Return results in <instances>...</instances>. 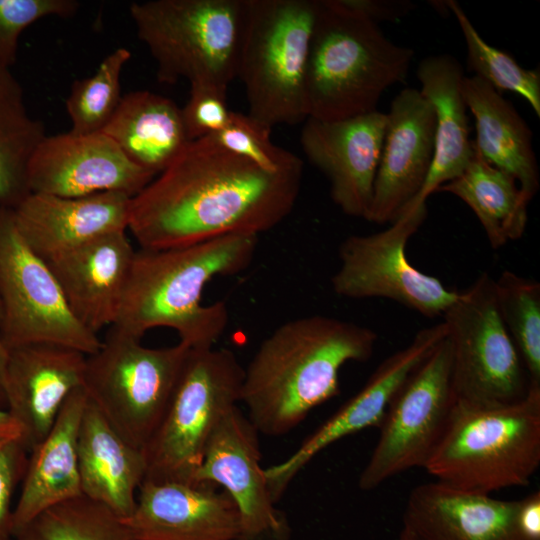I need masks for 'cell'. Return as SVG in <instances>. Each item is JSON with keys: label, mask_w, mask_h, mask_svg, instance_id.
<instances>
[{"label": "cell", "mask_w": 540, "mask_h": 540, "mask_svg": "<svg viewBox=\"0 0 540 540\" xmlns=\"http://www.w3.org/2000/svg\"><path fill=\"white\" fill-rule=\"evenodd\" d=\"M386 126L387 114L378 110L342 120L304 121L303 152L327 177L333 202L348 216L368 215Z\"/></svg>", "instance_id": "obj_17"}, {"label": "cell", "mask_w": 540, "mask_h": 540, "mask_svg": "<svg viewBox=\"0 0 540 540\" xmlns=\"http://www.w3.org/2000/svg\"><path fill=\"white\" fill-rule=\"evenodd\" d=\"M78 464L82 495L121 519L132 514L146 476L144 452L126 441L89 398L79 428Z\"/></svg>", "instance_id": "obj_25"}, {"label": "cell", "mask_w": 540, "mask_h": 540, "mask_svg": "<svg viewBox=\"0 0 540 540\" xmlns=\"http://www.w3.org/2000/svg\"><path fill=\"white\" fill-rule=\"evenodd\" d=\"M462 95L475 120V148L487 162L519 182L530 201L540 187L530 127L510 101L477 76L463 78Z\"/></svg>", "instance_id": "obj_27"}, {"label": "cell", "mask_w": 540, "mask_h": 540, "mask_svg": "<svg viewBox=\"0 0 540 540\" xmlns=\"http://www.w3.org/2000/svg\"><path fill=\"white\" fill-rule=\"evenodd\" d=\"M87 355L52 345L9 350L5 375L6 410L19 424L30 452L49 433L68 397L84 385Z\"/></svg>", "instance_id": "obj_20"}, {"label": "cell", "mask_w": 540, "mask_h": 540, "mask_svg": "<svg viewBox=\"0 0 540 540\" xmlns=\"http://www.w3.org/2000/svg\"><path fill=\"white\" fill-rule=\"evenodd\" d=\"M271 131V127L249 114L232 111L225 128L210 136L226 149L270 171L303 166L297 155L273 143Z\"/></svg>", "instance_id": "obj_35"}, {"label": "cell", "mask_w": 540, "mask_h": 540, "mask_svg": "<svg viewBox=\"0 0 540 540\" xmlns=\"http://www.w3.org/2000/svg\"><path fill=\"white\" fill-rule=\"evenodd\" d=\"M387 126L365 220L394 222L422 190L435 150V113L415 88L402 89L391 101Z\"/></svg>", "instance_id": "obj_18"}, {"label": "cell", "mask_w": 540, "mask_h": 540, "mask_svg": "<svg viewBox=\"0 0 540 540\" xmlns=\"http://www.w3.org/2000/svg\"><path fill=\"white\" fill-rule=\"evenodd\" d=\"M129 13L160 83L227 89L236 77L244 0H148L130 4Z\"/></svg>", "instance_id": "obj_7"}, {"label": "cell", "mask_w": 540, "mask_h": 540, "mask_svg": "<svg viewBox=\"0 0 540 540\" xmlns=\"http://www.w3.org/2000/svg\"><path fill=\"white\" fill-rule=\"evenodd\" d=\"M446 5L458 22L467 48L468 70L499 93L509 91L523 97L540 117V70L526 69L512 55L488 44L456 0Z\"/></svg>", "instance_id": "obj_32"}, {"label": "cell", "mask_w": 540, "mask_h": 540, "mask_svg": "<svg viewBox=\"0 0 540 540\" xmlns=\"http://www.w3.org/2000/svg\"><path fill=\"white\" fill-rule=\"evenodd\" d=\"M87 400L84 388L76 389L49 433L29 452L13 510L14 535L44 510L82 495L78 434Z\"/></svg>", "instance_id": "obj_24"}, {"label": "cell", "mask_w": 540, "mask_h": 540, "mask_svg": "<svg viewBox=\"0 0 540 540\" xmlns=\"http://www.w3.org/2000/svg\"><path fill=\"white\" fill-rule=\"evenodd\" d=\"M121 520L133 540H236L239 533L233 500L207 481L144 479Z\"/></svg>", "instance_id": "obj_19"}, {"label": "cell", "mask_w": 540, "mask_h": 540, "mask_svg": "<svg viewBox=\"0 0 540 540\" xmlns=\"http://www.w3.org/2000/svg\"><path fill=\"white\" fill-rule=\"evenodd\" d=\"M137 166L158 175L190 142L181 108L165 96L148 90L122 96L101 131Z\"/></svg>", "instance_id": "obj_28"}, {"label": "cell", "mask_w": 540, "mask_h": 540, "mask_svg": "<svg viewBox=\"0 0 540 540\" xmlns=\"http://www.w3.org/2000/svg\"><path fill=\"white\" fill-rule=\"evenodd\" d=\"M244 367L227 348L191 349L168 406L143 448L145 479L190 481L216 426L241 402Z\"/></svg>", "instance_id": "obj_8"}, {"label": "cell", "mask_w": 540, "mask_h": 540, "mask_svg": "<svg viewBox=\"0 0 540 540\" xmlns=\"http://www.w3.org/2000/svg\"><path fill=\"white\" fill-rule=\"evenodd\" d=\"M75 0H0V61L11 67L19 38L31 24L46 17H70L79 8Z\"/></svg>", "instance_id": "obj_36"}, {"label": "cell", "mask_w": 540, "mask_h": 540, "mask_svg": "<svg viewBox=\"0 0 540 540\" xmlns=\"http://www.w3.org/2000/svg\"><path fill=\"white\" fill-rule=\"evenodd\" d=\"M517 500L459 490L434 481L408 495L403 526L421 540H521Z\"/></svg>", "instance_id": "obj_23"}, {"label": "cell", "mask_w": 540, "mask_h": 540, "mask_svg": "<svg viewBox=\"0 0 540 540\" xmlns=\"http://www.w3.org/2000/svg\"><path fill=\"white\" fill-rule=\"evenodd\" d=\"M13 540H133L121 518L84 495L50 507Z\"/></svg>", "instance_id": "obj_30"}, {"label": "cell", "mask_w": 540, "mask_h": 540, "mask_svg": "<svg viewBox=\"0 0 540 540\" xmlns=\"http://www.w3.org/2000/svg\"><path fill=\"white\" fill-rule=\"evenodd\" d=\"M494 294L498 313L530 384L540 386V284L505 270L494 279Z\"/></svg>", "instance_id": "obj_31"}, {"label": "cell", "mask_w": 540, "mask_h": 540, "mask_svg": "<svg viewBox=\"0 0 540 540\" xmlns=\"http://www.w3.org/2000/svg\"><path fill=\"white\" fill-rule=\"evenodd\" d=\"M130 57L127 48L119 47L103 59L94 74L72 84L66 99L72 132L89 134L104 129L122 98L120 79Z\"/></svg>", "instance_id": "obj_33"}, {"label": "cell", "mask_w": 540, "mask_h": 540, "mask_svg": "<svg viewBox=\"0 0 540 540\" xmlns=\"http://www.w3.org/2000/svg\"><path fill=\"white\" fill-rule=\"evenodd\" d=\"M46 136L43 124H0V207L14 209L29 193L27 173L35 148Z\"/></svg>", "instance_id": "obj_34"}, {"label": "cell", "mask_w": 540, "mask_h": 540, "mask_svg": "<svg viewBox=\"0 0 540 540\" xmlns=\"http://www.w3.org/2000/svg\"><path fill=\"white\" fill-rule=\"evenodd\" d=\"M132 197L105 192L84 197L29 193L14 209L16 228L42 259L101 235L127 230Z\"/></svg>", "instance_id": "obj_22"}, {"label": "cell", "mask_w": 540, "mask_h": 540, "mask_svg": "<svg viewBox=\"0 0 540 540\" xmlns=\"http://www.w3.org/2000/svg\"><path fill=\"white\" fill-rule=\"evenodd\" d=\"M32 121L28 115L23 89L10 71V67L0 61V123L25 125Z\"/></svg>", "instance_id": "obj_40"}, {"label": "cell", "mask_w": 540, "mask_h": 540, "mask_svg": "<svg viewBox=\"0 0 540 540\" xmlns=\"http://www.w3.org/2000/svg\"><path fill=\"white\" fill-rule=\"evenodd\" d=\"M437 192L462 200L478 218L494 249L520 239L525 232L530 201L516 180L487 162L475 146L465 170L441 185Z\"/></svg>", "instance_id": "obj_29"}, {"label": "cell", "mask_w": 540, "mask_h": 540, "mask_svg": "<svg viewBox=\"0 0 540 540\" xmlns=\"http://www.w3.org/2000/svg\"><path fill=\"white\" fill-rule=\"evenodd\" d=\"M464 77L460 62L447 53L425 57L418 64L419 91L435 113V150L425 184L405 211L426 202L441 185L459 176L473 157L467 106L462 95Z\"/></svg>", "instance_id": "obj_26"}, {"label": "cell", "mask_w": 540, "mask_h": 540, "mask_svg": "<svg viewBox=\"0 0 540 540\" xmlns=\"http://www.w3.org/2000/svg\"><path fill=\"white\" fill-rule=\"evenodd\" d=\"M515 522L521 540H540L539 490L517 500Z\"/></svg>", "instance_id": "obj_41"}, {"label": "cell", "mask_w": 540, "mask_h": 540, "mask_svg": "<svg viewBox=\"0 0 540 540\" xmlns=\"http://www.w3.org/2000/svg\"><path fill=\"white\" fill-rule=\"evenodd\" d=\"M426 216L424 202L383 231L347 237L339 246V267L331 277L334 293L351 299L386 298L427 318L442 317L459 292L419 271L405 253Z\"/></svg>", "instance_id": "obj_13"}, {"label": "cell", "mask_w": 540, "mask_h": 540, "mask_svg": "<svg viewBox=\"0 0 540 540\" xmlns=\"http://www.w3.org/2000/svg\"><path fill=\"white\" fill-rule=\"evenodd\" d=\"M21 437L19 424L6 409L0 408V447Z\"/></svg>", "instance_id": "obj_42"}, {"label": "cell", "mask_w": 540, "mask_h": 540, "mask_svg": "<svg viewBox=\"0 0 540 540\" xmlns=\"http://www.w3.org/2000/svg\"><path fill=\"white\" fill-rule=\"evenodd\" d=\"M540 466V386L521 401L478 408L454 404L424 465L435 481L491 494L524 487Z\"/></svg>", "instance_id": "obj_5"}, {"label": "cell", "mask_w": 540, "mask_h": 540, "mask_svg": "<svg viewBox=\"0 0 540 540\" xmlns=\"http://www.w3.org/2000/svg\"><path fill=\"white\" fill-rule=\"evenodd\" d=\"M130 161L103 132L44 136L30 159V193L84 197L121 192L134 197L155 177Z\"/></svg>", "instance_id": "obj_16"}, {"label": "cell", "mask_w": 540, "mask_h": 540, "mask_svg": "<svg viewBox=\"0 0 540 540\" xmlns=\"http://www.w3.org/2000/svg\"><path fill=\"white\" fill-rule=\"evenodd\" d=\"M454 404L452 346L446 335L389 404L378 427V441L359 476V489L371 491L409 469L423 468Z\"/></svg>", "instance_id": "obj_12"}, {"label": "cell", "mask_w": 540, "mask_h": 540, "mask_svg": "<svg viewBox=\"0 0 540 540\" xmlns=\"http://www.w3.org/2000/svg\"><path fill=\"white\" fill-rule=\"evenodd\" d=\"M347 12L361 16L379 25L381 22H396L416 8L409 0H332Z\"/></svg>", "instance_id": "obj_39"}, {"label": "cell", "mask_w": 540, "mask_h": 540, "mask_svg": "<svg viewBox=\"0 0 540 540\" xmlns=\"http://www.w3.org/2000/svg\"><path fill=\"white\" fill-rule=\"evenodd\" d=\"M397 540H421L415 533L409 528L403 526Z\"/></svg>", "instance_id": "obj_44"}, {"label": "cell", "mask_w": 540, "mask_h": 540, "mask_svg": "<svg viewBox=\"0 0 540 540\" xmlns=\"http://www.w3.org/2000/svg\"><path fill=\"white\" fill-rule=\"evenodd\" d=\"M29 452L20 439L0 447V540H13L12 498L23 479Z\"/></svg>", "instance_id": "obj_38"}, {"label": "cell", "mask_w": 540, "mask_h": 540, "mask_svg": "<svg viewBox=\"0 0 540 540\" xmlns=\"http://www.w3.org/2000/svg\"><path fill=\"white\" fill-rule=\"evenodd\" d=\"M0 324H1V311H0ZM9 350L7 349L1 335L0 330V408L6 409L5 399V375L8 362Z\"/></svg>", "instance_id": "obj_43"}, {"label": "cell", "mask_w": 540, "mask_h": 540, "mask_svg": "<svg viewBox=\"0 0 540 540\" xmlns=\"http://www.w3.org/2000/svg\"><path fill=\"white\" fill-rule=\"evenodd\" d=\"M302 177L303 166L270 171L205 136L132 197L127 230L144 250L259 236L291 213Z\"/></svg>", "instance_id": "obj_1"}, {"label": "cell", "mask_w": 540, "mask_h": 540, "mask_svg": "<svg viewBox=\"0 0 540 540\" xmlns=\"http://www.w3.org/2000/svg\"><path fill=\"white\" fill-rule=\"evenodd\" d=\"M0 330L8 350L52 344L85 355L102 340L71 312L47 262L18 232L13 209L0 207Z\"/></svg>", "instance_id": "obj_11"}, {"label": "cell", "mask_w": 540, "mask_h": 540, "mask_svg": "<svg viewBox=\"0 0 540 540\" xmlns=\"http://www.w3.org/2000/svg\"><path fill=\"white\" fill-rule=\"evenodd\" d=\"M447 335L443 321L418 331L411 342L383 360L364 386L311 433L284 461L264 469L277 503L297 474L333 443L379 427L392 399L410 374Z\"/></svg>", "instance_id": "obj_15"}, {"label": "cell", "mask_w": 540, "mask_h": 540, "mask_svg": "<svg viewBox=\"0 0 540 540\" xmlns=\"http://www.w3.org/2000/svg\"><path fill=\"white\" fill-rule=\"evenodd\" d=\"M413 56L379 25L318 0L306 70L308 117L335 121L376 111L382 94L406 79Z\"/></svg>", "instance_id": "obj_4"}, {"label": "cell", "mask_w": 540, "mask_h": 540, "mask_svg": "<svg viewBox=\"0 0 540 540\" xmlns=\"http://www.w3.org/2000/svg\"><path fill=\"white\" fill-rule=\"evenodd\" d=\"M455 404L488 408L523 400L531 384L498 313L494 279L481 273L445 310Z\"/></svg>", "instance_id": "obj_10"}, {"label": "cell", "mask_w": 540, "mask_h": 540, "mask_svg": "<svg viewBox=\"0 0 540 540\" xmlns=\"http://www.w3.org/2000/svg\"><path fill=\"white\" fill-rule=\"evenodd\" d=\"M377 333L326 315H309L278 326L247 367L241 403L259 434L281 436L319 405L340 393L339 373L348 362L371 358Z\"/></svg>", "instance_id": "obj_2"}, {"label": "cell", "mask_w": 540, "mask_h": 540, "mask_svg": "<svg viewBox=\"0 0 540 540\" xmlns=\"http://www.w3.org/2000/svg\"><path fill=\"white\" fill-rule=\"evenodd\" d=\"M226 93V88L214 84H190L188 100L181 108L189 141L216 134L225 128L232 113L227 106Z\"/></svg>", "instance_id": "obj_37"}, {"label": "cell", "mask_w": 540, "mask_h": 540, "mask_svg": "<svg viewBox=\"0 0 540 540\" xmlns=\"http://www.w3.org/2000/svg\"><path fill=\"white\" fill-rule=\"evenodd\" d=\"M259 433L237 405L216 426L192 482L221 486L239 514L236 540H290L286 514L276 507L260 465Z\"/></svg>", "instance_id": "obj_14"}, {"label": "cell", "mask_w": 540, "mask_h": 540, "mask_svg": "<svg viewBox=\"0 0 540 540\" xmlns=\"http://www.w3.org/2000/svg\"><path fill=\"white\" fill-rule=\"evenodd\" d=\"M257 246L256 235L231 234L185 247L136 251L111 328L141 340L147 331L167 327L191 349L213 347L229 313L222 301L204 305L203 291L212 279L247 269Z\"/></svg>", "instance_id": "obj_3"}, {"label": "cell", "mask_w": 540, "mask_h": 540, "mask_svg": "<svg viewBox=\"0 0 540 540\" xmlns=\"http://www.w3.org/2000/svg\"><path fill=\"white\" fill-rule=\"evenodd\" d=\"M318 0H244L237 64L249 112L273 128L308 118L306 70Z\"/></svg>", "instance_id": "obj_6"}, {"label": "cell", "mask_w": 540, "mask_h": 540, "mask_svg": "<svg viewBox=\"0 0 540 540\" xmlns=\"http://www.w3.org/2000/svg\"><path fill=\"white\" fill-rule=\"evenodd\" d=\"M127 230L101 235L45 260L75 318L98 335L115 323L135 250Z\"/></svg>", "instance_id": "obj_21"}, {"label": "cell", "mask_w": 540, "mask_h": 540, "mask_svg": "<svg viewBox=\"0 0 540 540\" xmlns=\"http://www.w3.org/2000/svg\"><path fill=\"white\" fill-rule=\"evenodd\" d=\"M191 348H162L110 327L100 348L86 357L83 388L89 400L130 444L143 450L174 392Z\"/></svg>", "instance_id": "obj_9"}]
</instances>
